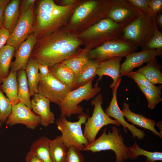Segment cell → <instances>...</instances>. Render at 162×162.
Wrapping results in <instances>:
<instances>
[{"label":"cell","mask_w":162,"mask_h":162,"mask_svg":"<svg viewBox=\"0 0 162 162\" xmlns=\"http://www.w3.org/2000/svg\"><path fill=\"white\" fill-rule=\"evenodd\" d=\"M81 43L76 35L56 30L37 40L31 57L50 68L81 52Z\"/></svg>","instance_id":"6da1fadb"},{"label":"cell","mask_w":162,"mask_h":162,"mask_svg":"<svg viewBox=\"0 0 162 162\" xmlns=\"http://www.w3.org/2000/svg\"><path fill=\"white\" fill-rule=\"evenodd\" d=\"M71 6L58 5L52 0L40 1L36 10L33 33L37 40L56 30L69 15Z\"/></svg>","instance_id":"7a4b0ae2"},{"label":"cell","mask_w":162,"mask_h":162,"mask_svg":"<svg viewBox=\"0 0 162 162\" xmlns=\"http://www.w3.org/2000/svg\"><path fill=\"white\" fill-rule=\"evenodd\" d=\"M106 133V128H104L101 136L92 142L88 144L83 151H90L93 152L111 150L113 151L116 156V162H124L128 158V147L124 142V139L115 126Z\"/></svg>","instance_id":"3957f363"},{"label":"cell","mask_w":162,"mask_h":162,"mask_svg":"<svg viewBox=\"0 0 162 162\" xmlns=\"http://www.w3.org/2000/svg\"><path fill=\"white\" fill-rule=\"evenodd\" d=\"M66 117L61 114L55 123L57 128L61 133L62 139L68 147L74 146L80 151L89 142L84 136L82 125L84 124L88 118V115L82 112L78 116V120L76 122L68 121Z\"/></svg>","instance_id":"277c9868"},{"label":"cell","mask_w":162,"mask_h":162,"mask_svg":"<svg viewBox=\"0 0 162 162\" xmlns=\"http://www.w3.org/2000/svg\"><path fill=\"white\" fill-rule=\"evenodd\" d=\"M155 26L154 19L141 14L123 28L121 38L142 49L154 34Z\"/></svg>","instance_id":"5b68a950"},{"label":"cell","mask_w":162,"mask_h":162,"mask_svg":"<svg viewBox=\"0 0 162 162\" xmlns=\"http://www.w3.org/2000/svg\"><path fill=\"white\" fill-rule=\"evenodd\" d=\"M94 79L85 85L69 92L64 98L59 106L61 114L69 117L72 114H80L82 112V107L79 104L82 101L93 98L100 90L97 82L94 87L92 86Z\"/></svg>","instance_id":"8992f818"},{"label":"cell","mask_w":162,"mask_h":162,"mask_svg":"<svg viewBox=\"0 0 162 162\" xmlns=\"http://www.w3.org/2000/svg\"><path fill=\"white\" fill-rule=\"evenodd\" d=\"M137 47L130 41L122 38L107 40L90 50L88 56L90 59L101 62L112 58L126 57L135 52Z\"/></svg>","instance_id":"52a82bcc"},{"label":"cell","mask_w":162,"mask_h":162,"mask_svg":"<svg viewBox=\"0 0 162 162\" xmlns=\"http://www.w3.org/2000/svg\"><path fill=\"white\" fill-rule=\"evenodd\" d=\"M123 28L110 19L105 18L90 26L80 36L83 38H89L92 46L96 47L107 40L121 38Z\"/></svg>","instance_id":"ba28073f"},{"label":"cell","mask_w":162,"mask_h":162,"mask_svg":"<svg viewBox=\"0 0 162 162\" xmlns=\"http://www.w3.org/2000/svg\"><path fill=\"white\" fill-rule=\"evenodd\" d=\"M103 101V95L99 93L91 102L94 106L93 112L92 116L88 117L84 124L83 132L89 144L95 140L98 133L104 126L109 124H114L118 127L121 125L117 121L110 118L103 110L102 107Z\"/></svg>","instance_id":"9c48e42d"},{"label":"cell","mask_w":162,"mask_h":162,"mask_svg":"<svg viewBox=\"0 0 162 162\" xmlns=\"http://www.w3.org/2000/svg\"><path fill=\"white\" fill-rule=\"evenodd\" d=\"M112 0H90L82 4L75 10L70 20L73 24H79L88 16L96 23L106 18Z\"/></svg>","instance_id":"30bf717a"},{"label":"cell","mask_w":162,"mask_h":162,"mask_svg":"<svg viewBox=\"0 0 162 162\" xmlns=\"http://www.w3.org/2000/svg\"><path fill=\"white\" fill-rule=\"evenodd\" d=\"M34 6L20 14L18 21L10 33L6 44L17 48L34 33Z\"/></svg>","instance_id":"8fae6325"},{"label":"cell","mask_w":162,"mask_h":162,"mask_svg":"<svg viewBox=\"0 0 162 162\" xmlns=\"http://www.w3.org/2000/svg\"><path fill=\"white\" fill-rule=\"evenodd\" d=\"M141 14L127 0H112L106 18L124 28Z\"/></svg>","instance_id":"7c38bea8"},{"label":"cell","mask_w":162,"mask_h":162,"mask_svg":"<svg viewBox=\"0 0 162 162\" xmlns=\"http://www.w3.org/2000/svg\"><path fill=\"white\" fill-rule=\"evenodd\" d=\"M38 90V93L58 106L68 93L72 91L50 73L46 77L40 79Z\"/></svg>","instance_id":"4fadbf2b"},{"label":"cell","mask_w":162,"mask_h":162,"mask_svg":"<svg viewBox=\"0 0 162 162\" xmlns=\"http://www.w3.org/2000/svg\"><path fill=\"white\" fill-rule=\"evenodd\" d=\"M5 123L10 126L22 124L27 128L34 130L40 124V116L32 110L19 102L12 106L11 112Z\"/></svg>","instance_id":"5bb4252c"},{"label":"cell","mask_w":162,"mask_h":162,"mask_svg":"<svg viewBox=\"0 0 162 162\" xmlns=\"http://www.w3.org/2000/svg\"><path fill=\"white\" fill-rule=\"evenodd\" d=\"M162 54V50H144L139 52L131 53L126 57L124 61L120 65V77L126 76L136 67H140L157 56Z\"/></svg>","instance_id":"9a60e30c"},{"label":"cell","mask_w":162,"mask_h":162,"mask_svg":"<svg viewBox=\"0 0 162 162\" xmlns=\"http://www.w3.org/2000/svg\"><path fill=\"white\" fill-rule=\"evenodd\" d=\"M119 86L118 83L112 88V97L109 106L106 108L105 112L109 117L115 119L123 127L124 131L127 132L126 128L130 131L134 138L137 137L138 140H142L145 137L144 132L136 128L133 124H130L125 120L121 110L119 108L117 102V93Z\"/></svg>","instance_id":"2e32d148"},{"label":"cell","mask_w":162,"mask_h":162,"mask_svg":"<svg viewBox=\"0 0 162 162\" xmlns=\"http://www.w3.org/2000/svg\"><path fill=\"white\" fill-rule=\"evenodd\" d=\"M37 41L36 37L33 33L20 44L14 54L15 58L11 62L10 71L17 72L25 69Z\"/></svg>","instance_id":"e0dca14e"},{"label":"cell","mask_w":162,"mask_h":162,"mask_svg":"<svg viewBox=\"0 0 162 162\" xmlns=\"http://www.w3.org/2000/svg\"><path fill=\"white\" fill-rule=\"evenodd\" d=\"M31 100L32 110L40 116V124L46 127L53 124L55 121V116L51 111L50 101L41 94L38 93L33 96Z\"/></svg>","instance_id":"ac0fdd59"},{"label":"cell","mask_w":162,"mask_h":162,"mask_svg":"<svg viewBox=\"0 0 162 162\" xmlns=\"http://www.w3.org/2000/svg\"><path fill=\"white\" fill-rule=\"evenodd\" d=\"M122 57H115L100 62L96 71V75L99 76L97 82L101 80L104 75L109 76L113 80L110 87L112 88L116 85L120 77V62Z\"/></svg>","instance_id":"d6986e66"},{"label":"cell","mask_w":162,"mask_h":162,"mask_svg":"<svg viewBox=\"0 0 162 162\" xmlns=\"http://www.w3.org/2000/svg\"><path fill=\"white\" fill-rule=\"evenodd\" d=\"M123 108L121 110L124 117L128 121L140 127L148 130L156 135L162 139V135L155 128L156 122L154 120L146 118L142 114H136L131 111L129 108V104L125 102L123 103Z\"/></svg>","instance_id":"ffe728a7"},{"label":"cell","mask_w":162,"mask_h":162,"mask_svg":"<svg viewBox=\"0 0 162 162\" xmlns=\"http://www.w3.org/2000/svg\"><path fill=\"white\" fill-rule=\"evenodd\" d=\"M49 68L50 73L55 78L71 90L75 89L74 74L67 65L62 62Z\"/></svg>","instance_id":"44dd1931"},{"label":"cell","mask_w":162,"mask_h":162,"mask_svg":"<svg viewBox=\"0 0 162 162\" xmlns=\"http://www.w3.org/2000/svg\"><path fill=\"white\" fill-rule=\"evenodd\" d=\"M100 63L96 60L90 59L78 72L74 74V83L75 89L85 85L94 78Z\"/></svg>","instance_id":"7402d4cb"},{"label":"cell","mask_w":162,"mask_h":162,"mask_svg":"<svg viewBox=\"0 0 162 162\" xmlns=\"http://www.w3.org/2000/svg\"><path fill=\"white\" fill-rule=\"evenodd\" d=\"M20 2L19 0L10 1L4 9L3 27L8 30L10 33L15 27L20 15Z\"/></svg>","instance_id":"603a6c76"},{"label":"cell","mask_w":162,"mask_h":162,"mask_svg":"<svg viewBox=\"0 0 162 162\" xmlns=\"http://www.w3.org/2000/svg\"><path fill=\"white\" fill-rule=\"evenodd\" d=\"M146 65L140 68L136 71L142 75L153 85L162 84L161 65L155 58L148 62Z\"/></svg>","instance_id":"cb8c5ba5"},{"label":"cell","mask_w":162,"mask_h":162,"mask_svg":"<svg viewBox=\"0 0 162 162\" xmlns=\"http://www.w3.org/2000/svg\"><path fill=\"white\" fill-rule=\"evenodd\" d=\"M0 88L9 99L12 106L19 102L18 97L17 72L10 71L8 75L3 79Z\"/></svg>","instance_id":"d4e9b609"},{"label":"cell","mask_w":162,"mask_h":162,"mask_svg":"<svg viewBox=\"0 0 162 162\" xmlns=\"http://www.w3.org/2000/svg\"><path fill=\"white\" fill-rule=\"evenodd\" d=\"M39 63L31 57L25 70L31 96L38 93V86L40 80Z\"/></svg>","instance_id":"484cf974"},{"label":"cell","mask_w":162,"mask_h":162,"mask_svg":"<svg viewBox=\"0 0 162 162\" xmlns=\"http://www.w3.org/2000/svg\"><path fill=\"white\" fill-rule=\"evenodd\" d=\"M50 140L46 136H41L32 143L30 151L43 162H52L49 150Z\"/></svg>","instance_id":"4316f807"},{"label":"cell","mask_w":162,"mask_h":162,"mask_svg":"<svg viewBox=\"0 0 162 162\" xmlns=\"http://www.w3.org/2000/svg\"><path fill=\"white\" fill-rule=\"evenodd\" d=\"M68 147L64 142L61 136L50 140L49 150L52 162H65Z\"/></svg>","instance_id":"83f0119b"},{"label":"cell","mask_w":162,"mask_h":162,"mask_svg":"<svg viewBox=\"0 0 162 162\" xmlns=\"http://www.w3.org/2000/svg\"><path fill=\"white\" fill-rule=\"evenodd\" d=\"M17 79L19 102L32 110L31 96L25 70H20L17 72Z\"/></svg>","instance_id":"f1b7e54d"},{"label":"cell","mask_w":162,"mask_h":162,"mask_svg":"<svg viewBox=\"0 0 162 162\" xmlns=\"http://www.w3.org/2000/svg\"><path fill=\"white\" fill-rule=\"evenodd\" d=\"M15 49L6 44L0 50V76L3 79L9 74Z\"/></svg>","instance_id":"f546056e"},{"label":"cell","mask_w":162,"mask_h":162,"mask_svg":"<svg viewBox=\"0 0 162 162\" xmlns=\"http://www.w3.org/2000/svg\"><path fill=\"white\" fill-rule=\"evenodd\" d=\"M146 157L145 162H155L162 160V153L154 152H151L146 151L140 148L135 142L132 146L128 147V158L134 159L140 155Z\"/></svg>","instance_id":"4dcf8cb0"},{"label":"cell","mask_w":162,"mask_h":162,"mask_svg":"<svg viewBox=\"0 0 162 162\" xmlns=\"http://www.w3.org/2000/svg\"><path fill=\"white\" fill-rule=\"evenodd\" d=\"M89 51L85 50L62 62L74 72H78L90 60L88 54Z\"/></svg>","instance_id":"1f68e13d"},{"label":"cell","mask_w":162,"mask_h":162,"mask_svg":"<svg viewBox=\"0 0 162 162\" xmlns=\"http://www.w3.org/2000/svg\"><path fill=\"white\" fill-rule=\"evenodd\" d=\"M137 85L145 95L147 100L148 107L150 109H153L159 102L162 101L161 95L157 93L153 89L140 84Z\"/></svg>","instance_id":"d6a6232c"},{"label":"cell","mask_w":162,"mask_h":162,"mask_svg":"<svg viewBox=\"0 0 162 162\" xmlns=\"http://www.w3.org/2000/svg\"><path fill=\"white\" fill-rule=\"evenodd\" d=\"M127 76L132 79L136 84H140L142 86L149 88L153 89L155 92L161 95L162 86H156L153 85L142 75L137 72L131 71L126 75Z\"/></svg>","instance_id":"836d02e7"},{"label":"cell","mask_w":162,"mask_h":162,"mask_svg":"<svg viewBox=\"0 0 162 162\" xmlns=\"http://www.w3.org/2000/svg\"><path fill=\"white\" fill-rule=\"evenodd\" d=\"M12 105L9 99L0 88V120L2 124L5 123L12 111Z\"/></svg>","instance_id":"e575fe53"},{"label":"cell","mask_w":162,"mask_h":162,"mask_svg":"<svg viewBox=\"0 0 162 162\" xmlns=\"http://www.w3.org/2000/svg\"><path fill=\"white\" fill-rule=\"evenodd\" d=\"M151 49L162 50V32L156 25L154 34L142 50Z\"/></svg>","instance_id":"d590c367"},{"label":"cell","mask_w":162,"mask_h":162,"mask_svg":"<svg viewBox=\"0 0 162 162\" xmlns=\"http://www.w3.org/2000/svg\"><path fill=\"white\" fill-rule=\"evenodd\" d=\"M80 152L74 146L68 147L65 162H85L84 157Z\"/></svg>","instance_id":"8d00e7d4"},{"label":"cell","mask_w":162,"mask_h":162,"mask_svg":"<svg viewBox=\"0 0 162 162\" xmlns=\"http://www.w3.org/2000/svg\"><path fill=\"white\" fill-rule=\"evenodd\" d=\"M149 13L148 16L154 19L157 14L162 9V0H149L148 4Z\"/></svg>","instance_id":"74e56055"},{"label":"cell","mask_w":162,"mask_h":162,"mask_svg":"<svg viewBox=\"0 0 162 162\" xmlns=\"http://www.w3.org/2000/svg\"><path fill=\"white\" fill-rule=\"evenodd\" d=\"M142 14L148 16L149 10L148 4L149 0H127Z\"/></svg>","instance_id":"f35d334b"},{"label":"cell","mask_w":162,"mask_h":162,"mask_svg":"<svg viewBox=\"0 0 162 162\" xmlns=\"http://www.w3.org/2000/svg\"><path fill=\"white\" fill-rule=\"evenodd\" d=\"M10 34L8 30L4 27L0 28V50L6 44Z\"/></svg>","instance_id":"ab89813d"},{"label":"cell","mask_w":162,"mask_h":162,"mask_svg":"<svg viewBox=\"0 0 162 162\" xmlns=\"http://www.w3.org/2000/svg\"><path fill=\"white\" fill-rule=\"evenodd\" d=\"M36 2L35 0H24L20 8V14L25 12L30 9L34 4Z\"/></svg>","instance_id":"60d3db41"},{"label":"cell","mask_w":162,"mask_h":162,"mask_svg":"<svg viewBox=\"0 0 162 162\" xmlns=\"http://www.w3.org/2000/svg\"><path fill=\"white\" fill-rule=\"evenodd\" d=\"M38 69L40 79L46 77L50 73L49 68L45 64L39 63Z\"/></svg>","instance_id":"b9f144b4"},{"label":"cell","mask_w":162,"mask_h":162,"mask_svg":"<svg viewBox=\"0 0 162 162\" xmlns=\"http://www.w3.org/2000/svg\"><path fill=\"white\" fill-rule=\"evenodd\" d=\"M25 160L26 162H43L30 151L27 153Z\"/></svg>","instance_id":"7bdbcfd3"},{"label":"cell","mask_w":162,"mask_h":162,"mask_svg":"<svg viewBox=\"0 0 162 162\" xmlns=\"http://www.w3.org/2000/svg\"><path fill=\"white\" fill-rule=\"evenodd\" d=\"M9 0H5L0 6V28L3 27L4 23V12L5 6L10 2Z\"/></svg>","instance_id":"ee69618b"},{"label":"cell","mask_w":162,"mask_h":162,"mask_svg":"<svg viewBox=\"0 0 162 162\" xmlns=\"http://www.w3.org/2000/svg\"><path fill=\"white\" fill-rule=\"evenodd\" d=\"M154 21L157 27L158 28H162V12L160 11L156 15Z\"/></svg>","instance_id":"f6af8a7d"},{"label":"cell","mask_w":162,"mask_h":162,"mask_svg":"<svg viewBox=\"0 0 162 162\" xmlns=\"http://www.w3.org/2000/svg\"><path fill=\"white\" fill-rule=\"evenodd\" d=\"M76 2L75 0H64L62 3L64 6H71Z\"/></svg>","instance_id":"bcb514c9"},{"label":"cell","mask_w":162,"mask_h":162,"mask_svg":"<svg viewBox=\"0 0 162 162\" xmlns=\"http://www.w3.org/2000/svg\"><path fill=\"white\" fill-rule=\"evenodd\" d=\"M156 125L159 128L160 130V134L162 135V122L160 121L158 122V123L156 124Z\"/></svg>","instance_id":"7dc6e473"},{"label":"cell","mask_w":162,"mask_h":162,"mask_svg":"<svg viewBox=\"0 0 162 162\" xmlns=\"http://www.w3.org/2000/svg\"><path fill=\"white\" fill-rule=\"evenodd\" d=\"M5 0H0V6L5 2Z\"/></svg>","instance_id":"c3c4849f"},{"label":"cell","mask_w":162,"mask_h":162,"mask_svg":"<svg viewBox=\"0 0 162 162\" xmlns=\"http://www.w3.org/2000/svg\"><path fill=\"white\" fill-rule=\"evenodd\" d=\"M3 79L0 76V86L2 83Z\"/></svg>","instance_id":"681fc988"},{"label":"cell","mask_w":162,"mask_h":162,"mask_svg":"<svg viewBox=\"0 0 162 162\" xmlns=\"http://www.w3.org/2000/svg\"><path fill=\"white\" fill-rule=\"evenodd\" d=\"M2 124V123L0 120V127H1V126Z\"/></svg>","instance_id":"f907efd6"}]
</instances>
